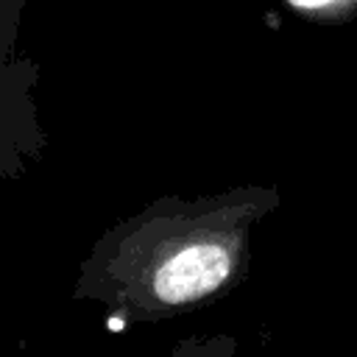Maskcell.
Wrapping results in <instances>:
<instances>
[{"instance_id": "cell-1", "label": "cell", "mask_w": 357, "mask_h": 357, "mask_svg": "<svg viewBox=\"0 0 357 357\" xmlns=\"http://www.w3.org/2000/svg\"><path fill=\"white\" fill-rule=\"evenodd\" d=\"M279 204L273 184L156 198L89 245L73 298L100 304L123 326L215 304L248 276L251 234Z\"/></svg>"}, {"instance_id": "cell-2", "label": "cell", "mask_w": 357, "mask_h": 357, "mask_svg": "<svg viewBox=\"0 0 357 357\" xmlns=\"http://www.w3.org/2000/svg\"><path fill=\"white\" fill-rule=\"evenodd\" d=\"M237 354V337L226 332L215 335H190L170 346L165 357H234Z\"/></svg>"}, {"instance_id": "cell-3", "label": "cell", "mask_w": 357, "mask_h": 357, "mask_svg": "<svg viewBox=\"0 0 357 357\" xmlns=\"http://www.w3.org/2000/svg\"><path fill=\"white\" fill-rule=\"evenodd\" d=\"M290 3L298 6V8H324V6H332L337 0H290Z\"/></svg>"}]
</instances>
